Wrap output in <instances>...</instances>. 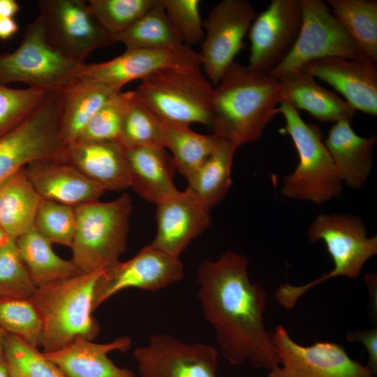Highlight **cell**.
I'll return each instance as SVG.
<instances>
[{"instance_id": "836d02e7", "label": "cell", "mask_w": 377, "mask_h": 377, "mask_svg": "<svg viewBox=\"0 0 377 377\" xmlns=\"http://www.w3.org/2000/svg\"><path fill=\"white\" fill-rule=\"evenodd\" d=\"M162 121L145 104L133 96L124 114L119 142L126 148L162 145Z\"/></svg>"}, {"instance_id": "277c9868", "label": "cell", "mask_w": 377, "mask_h": 377, "mask_svg": "<svg viewBox=\"0 0 377 377\" xmlns=\"http://www.w3.org/2000/svg\"><path fill=\"white\" fill-rule=\"evenodd\" d=\"M307 237L311 242H324L334 267L330 272L306 284L280 285L275 297L286 309H293L300 297L322 282L337 276L358 277L366 263L377 254L376 235L369 236L362 219L353 214H318L307 230Z\"/></svg>"}, {"instance_id": "6da1fadb", "label": "cell", "mask_w": 377, "mask_h": 377, "mask_svg": "<svg viewBox=\"0 0 377 377\" xmlns=\"http://www.w3.org/2000/svg\"><path fill=\"white\" fill-rule=\"evenodd\" d=\"M249 265L244 256L232 251L205 260L197 272V297L223 357L233 365L249 362L270 371L281 361L264 323L267 295L249 279Z\"/></svg>"}, {"instance_id": "5b68a950", "label": "cell", "mask_w": 377, "mask_h": 377, "mask_svg": "<svg viewBox=\"0 0 377 377\" xmlns=\"http://www.w3.org/2000/svg\"><path fill=\"white\" fill-rule=\"evenodd\" d=\"M298 154L295 170L283 178L281 193L286 198L320 205L342 192L340 179L317 125L306 123L286 100L278 107Z\"/></svg>"}, {"instance_id": "7c38bea8", "label": "cell", "mask_w": 377, "mask_h": 377, "mask_svg": "<svg viewBox=\"0 0 377 377\" xmlns=\"http://www.w3.org/2000/svg\"><path fill=\"white\" fill-rule=\"evenodd\" d=\"M272 334L280 365L268 377H374L367 365L352 359L339 344L318 341L310 346L295 342L282 325Z\"/></svg>"}, {"instance_id": "ee69618b", "label": "cell", "mask_w": 377, "mask_h": 377, "mask_svg": "<svg viewBox=\"0 0 377 377\" xmlns=\"http://www.w3.org/2000/svg\"><path fill=\"white\" fill-rule=\"evenodd\" d=\"M19 10L20 6L16 1L0 0V17L13 18Z\"/></svg>"}, {"instance_id": "4dcf8cb0", "label": "cell", "mask_w": 377, "mask_h": 377, "mask_svg": "<svg viewBox=\"0 0 377 377\" xmlns=\"http://www.w3.org/2000/svg\"><path fill=\"white\" fill-rule=\"evenodd\" d=\"M327 3L360 50L377 62V1L328 0Z\"/></svg>"}, {"instance_id": "7402d4cb", "label": "cell", "mask_w": 377, "mask_h": 377, "mask_svg": "<svg viewBox=\"0 0 377 377\" xmlns=\"http://www.w3.org/2000/svg\"><path fill=\"white\" fill-rule=\"evenodd\" d=\"M131 344V339L125 336L105 343L80 338L61 349L43 353L66 377H136L131 370L115 365L108 357L114 350H128Z\"/></svg>"}, {"instance_id": "8992f818", "label": "cell", "mask_w": 377, "mask_h": 377, "mask_svg": "<svg viewBox=\"0 0 377 377\" xmlns=\"http://www.w3.org/2000/svg\"><path fill=\"white\" fill-rule=\"evenodd\" d=\"M76 230L71 260L80 273L105 270L125 251L133 203L123 193L113 200H99L75 207Z\"/></svg>"}, {"instance_id": "484cf974", "label": "cell", "mask_w": 377, "mask_h": 377, "mask_svg": "<svg viewBox=\"0 0 377 377\" xmlns=\"http://www.w3.org/2000/svg\"><path fill=\"white\" fill-rule=\"evenodd\" d=\"M119 91L82 77L63 89L61 131L65 144L74 142L96 113Z\"/></svg>"}, {"instance_id": "2e32d148", "label": "cell", "mask_w": 377, "mask_h": 377, "mask_svg": "<svg viewBox=\"0 0 377 377\" xmlns=\"http://www.w3.org/2000/svg\"><path fill=\"white\" fill-rule=\"evenodd\" d=\"M174 68H202L200 54L185 45L162 49H126L110 60L82 64L78 77L119 91L130 82L142 80L159 71Z\"/></svg>"}, {"instance_id": "603a6c76", "label": "cell", "mask_w": 377, "mask_h": 377, "mask_svg": "<svg viewBox=\"0 0 377 377\" xmlns=\"http://www.w3.org/2000/svg\"><path fill=\"white\" fill-rule=\"evenodd\" d=\"M281 84L283 99L297 110L308 112L323 122H351L356 110L336 93L319 84L302 69L276 78Z\"/></svg>"}, {"instance_id": "d6986e66", "label": "cell", "mask_w": 377, "mask_h": 377, "mask_svg": "<svg viewBox=\"0 0 377 377\" xmlns=\"http://www.w3.org/2000/svg\"><path fill=\"white\" fill-rule=\"evenodd\" d=\"M301 69L331 85L355 110L376 116V61L368 57H325L310 61Z\"/></svg>"}, {"instance_id": "83f0119b", "label": "cell", "mask_w": 377, "mask_h": 377, "mask_svg": "<svg viewBox=\"0 0 377 377\" xmlns=\"http://www.w3.org/2000/svg\"><path fill=\"white\" fill-rule=\"evenodd\" d=\"M237 148L220 138L213 151L187 182V188L210 209L223 200L232 184L231 169Z\"/></svg>"}, {"instance_id": "f6af8a7d", "label": "cell", "mask_w": 377, "mask_h": 377, "mask_svg": "<svg viewBox=\"0 0 377 377\" xmlns=\"http://www.w3.org/2000/svg\"><path fill=\"white\" fill-rule=\"evenodd\" d=\"M0 377H10L4 355L0 357Z\"/></svg>"}, {"instance_id": "f546056e", "label": "cell", "mask_w": 377, "mask_h": 377, "mask_svg": "<svg viewBox=\"0 0 377 377\" xmlns=\"http://www.w3.org/2000/svg\"><path fill=\"white\" fill-rule=\"evenodd\" d=\"M20 256L37 287L80 274L73 261L59 257L36 230L19 237Z\"/></svg>"}, {"instance_id": "8fae6325", "label": "cell", "mask_w": 377, "mask_h": 377, "mask_svg": "<svg viewBox=\"0 0 377 377\" xmlns=\"http://www.w3.org/2000/svg\"><path fill=\"white\" fill-rule=\"evenodd\" d=\"M257 15L246 0H222L212 7L203 22L201 67L214 87L244 48V38Z\"/></svg>"}, {"instance_id": "60d3db41", "label": "cell", "mask_w": 377, "mask_h": 377, "mask_svg": "<svg viewBox=\"0 0 377 377\" xmlns=\"http://www.w3.org/2000/svg\"><path fill=\"white\" fill-rule=\"evenodd\" d=\"M166 15L184 45L201 43L204 37L199 0H161Z\"/></svg>"}, {"instance_id": "ab89813d", "label": "cell", "mask_w": 377, "mask_h": 377, "mask_svg": "<svg viewBox=\"0 0 377 377\" xmlns=\"http://www.w3.org/2000/svg\"><path fill=\"white\" fill-rule=\"evenodd\" d=\"M47 94L29 87L10 88L0 82V138L24 121Z\"/></svg>"}, {"instance_id": "d4e9b609", "label": "cell", "mask_w": 377, "mask_h": 377, "mask_svg": "<svg viewBox=\"0 0 377 377\" xmlns=\"http://www.w3.org/2000/svg\"><path fill=\"white\" fill-rule=\"evenodd\" d=\"M129 187L143 199L156 204L177 191L173 159L162 145L126 149Z\"/></svg>"}, {"instance_id": "4316f807", "label": "cell", "mask_w": 377, "mask_h": 377, "mask_svg": "<svg viewBox=\"0 0 377 377\" xmlns=\"http://www.w3.org/2000/svg\"><path fill=\"white\" fill-rule=\"evenodd\" d=\"M41 200L25 168L0 184V227L9 238L16 239L34 229Z\"/></svg>"}, {"instance_id": "f35d334b", "label": "cell", "mask_w": 377, "mask_h": 377, "mask_svg": "<svg viewBox=\"0 0 377 377\" xmlns=\"http://www.w3.org/2000/svg\"><path fill=\"white\" fill-rule=\"evenodd\" d=\"M36 289L16 240L10 239L0 248V298H31Z\"/></svg>"}, {"instance_id": "7dc6e473", "label": "cell", "mask_w": 377, "mask_h": 377, "mask_svg": "<svg viewBox=\"0 0 377 377\" xmlns=\"http://www.w3.org/2000/svg\"><path fill=\"white\" fill-rule=\"evenodd\" d=\"M10 238L0 227V248L2 247Z\"/></svg>"}, {"instance_id": "74e56055", "label": "cell", "mask_w": 377, "mask_h": 377, "mask_svg": "<svg viewBox=\"0 0 377 377\" xmlns=\"http://www.w3.org/2000/svg\"><path fill=\"white\" fill-rule=\"evenodd\" d=\"M133 96V91L117 93L91 119L74 142H119L124 117Z\"/></svg>"}, {"instance_id": "52a82bcc", "label": "cell", "mask_w": 377, "mask_h": 377, "mask_svg": "<svg viewBox=\"0 0 377 377\" xmlns=\"http://www.w3.org/2000/svg\"><path fill=\"white\" fill-rule=\"evenodd\" d=\"M202 68H167L141 80L135 96L161 121L210 129L214 87Z\"/></svg>"}, {"instance_id": "5bb4252c", "label": "cell", "mask_w": 377, "mask_h": 377, "mask_svg": "<svg viewBox=\"0 0 377 377\" xmlns=\"http://www.w3.org/2000/svg\"><path fill=\"white\" fill-rule=\"evenodd\" d=\"M133 356L140 377H217L219 351L166 334L151 335Z\"/></svg>"}, {"instance_id": "7bdbcfd3", "label": "cell", "mask_w": 377, "mask_h": 377, "mask_svg": "<svg viewBox=\"0 0 377 377\" xmlns=\"http://www.w3.org/2000/svg\"><path fill=\"white\" fill-rule=\"evenodd\" d=\"M18 24L14 18L0 17V40H8L17 32Z\"/></svg>"}, {"instance_id": "1f68e13d", "label": "cell", "mask_w": 377, "mask_h": 377, "mask_svg": "<svg viewBox=\"0 0 377 377\" xmlns=\"http://www.w3.org/2000/svg\"><path fill=\"white\" fill-rule=\"evenodd\" d=\"M126 49H162L181 46L182 40L170 22L162 1L124 31L112 37Z\"/></svg>"}, {"instance_id": "ac0fdd59", "label": "cell", "mask_w": 377, "mask_h": 377, "mask_svg": "<svg viewBox=\"0 0 377 377\" xmlns=\"http://www.w3.org/2000/svg\"><path fill=\"white\" fill-rule=\"evenodd\" d=\"M156 205L157 229L151 244L172 256L179 258L211 223L210 209L187 188Z\"/></svg>"}, {"instance_id": "7a4b0ae2", "label": "cell", "mask_w": 377, "mask_h": 377, "mask_svg": "<svg viewBox=\"0 0 377 377\" xmlns=\"http://www.w3.org/2000/svg\"><path fill=\"white\" fill-rule=\"evenodd\" d=\"M283 99L279 81L234 61L214 87L212 134L237 147L259 140Z\"/></svg>"}, {"instance_id": "ffe728a7", "label": "cell", "mask_w": 377, "mask_h": 377, "mask_svg": "<svg viewBox=\"0 0 377 377\" xmlns=\"http://www.w3.org/2000/svg\"><path fill=\"white\" fill-rule=\"evenodd\" d=\"M27 177L42 199L73 207L95 202L105 189L66 162L38 161L25 167Z\"/></svg>"}, {"instance_id": "cb8c5ba5", "label": "cell", "mask_w": 377, "mask_h": 377, "mask_svg": "<svg viewBox=\"0 0 377 377\" xmlns=\"http://www.w3.org/2000/svg\"><path fill=\"white\" fill-rule=\"evenodd\" d=\"M376 140V135H357L348 121L337 122L330 129L324 142L342 183L353 189L364 185L371 171Z\"/></svg>"}, {"instance_id": "8d00e7d4", "label": "cell", "mask_w": 377, "mask_h": 377, "mask_svg": "<svg viewBox=\"0 0 377 377\" xmlns=\"http://www.w3.org/2000/svg\"><path fill=\"white\" fill-rule=\"evenodd\" d=\"M76 224L75 207L41 200L35 218L34 230L51 244H59L71 248Z\"/></svg>"}, {"instance_id": "44dd1931", "label": "cell", "mask_w": 377, "mask_h": 377, "mask_svg": "<svg viewBox=\"0 0 377 377\" xmlns=\"http://www.w3.org/2000/svg\"><path fill=\"white\" fill-rule=\"evenodd\" d=\"M66 162L105 191L129 187L126 148L119 142H73L68 145Z\"/></svg>"}, {"instance_id": "d590c367", "label": "cell", "mask_w": 377, "mask_h": 377, "mask_svg": "<svg viewBox=\"0 0 377 377\" xmlns=\"http://www.w3.org/2000/svg\"><path fill=\"white\" fill-rule=\"evenodd\" d=\"M159 0H89L88 5L112 37L124 31L154 7Z\"/></svg>"}, {"instance_id": "30bf717a", "label": "cell", "mask_w": 377, "mask_h": 377, "mask_svg": "<svg viewBox=\"0 0 377 377\" xmlns=\"http://www.w3.org/2000/svg\"><path fill=\"white\" fill-rule=\"evenodd\" d=\"M300 3L302 19L298 37L288 56L269 73L270 75L278 78L301 69L310 61L325 57H367L327 3L321 0H300Z\"/></svg>"}, {"instance_id": "9c48e42d", "label": "cell", "mask_w": 377, "mask_h": 377, "mask_svg": "<svg viewBox=\"0 0 377 377\" xmlns=\"http://www.w3.org/2000/svg\"><path fill=\"white\" fill-rule=\"evenodd\" d=\"M61 107V91L49 93L24 121L0 138V184L35 161L66 162Z\"/></svg>"}, {"instance_id": "e0dca14e", "label": "cell", "mask_w": 377, "mask_h": 377, "mask_svg": "<svg viewBox=\"0 0 377 377\" xmlns=\"http://www.w3.org/2000/svg\"><path fill=\"white\" fill-rule=\"evenodd\" d=\"M302 19L300 0H272L258 14L249 31L248 68L258 73L269 74L294 46Z\"/></svg>"}, {"instance_id": "f1b7e54d", "label": "cell", "mask_w": 377, "mask_h": 377, "mask_svg": "<svg viewBox=\"0 0 377 377\" xmlns=\"http://www.w3.org/2000/svg\"><path fill=\"white\" fill-rule=\"evenodd\" d=\"M162 121V144L175 168L188 182L216 147L220 138L195 132L188 125Z\"/></svg>"}, {"instance_id": "b9f144b4", "label": "cell", "mask_w": 377, "mask_h": 377, "mask_svg": "<svg viewBox=\"0 0 377 377\" xmlns=\"http://www.w3.org/2000/svg\"><path fill=\"white\" fill-rule=\"evenodd\" d=\"M348 342H359L362 343L368 354L367 366L371 371L376 375L377 373V328L370 330H357L348 332L346 334Z\"/></svg>"}, {"instance_id": "9a60e30c", "label": "cell", "mask_w": 377, "mask_h": 377, "mask_svg": "<svg viewBox=\"0 0 377 377\" xmlns=\"http://www.w3.org/2000/svg\"><path fill=\"white\" fill-rule=\"evenodd\" d=\"M184 265L172 256L149 244L131 259L105 269L97 281L94 309L117 293L130 288L156 291L184 278Z\"/></svg>"}, {"instance_id": "d6a6232c", "label": "cell", "mask_w": 377, "mask_h": 377, "mask_svg": "<svg viewBox=\"0 0 377 377\" xmlns=\"http://www.w3.org/2000/svg\"><path fill=\"white\" fill-rule=\"evenodd\" d=\"M0 327L32 346H41L43 322L30 298H0Z\"/></svg>"}, {"instance_id": "ba28073f", "label": "cell", "mask_w": 377, "mask_h": 377, "mask_svg": "<svg viewBox=\"0 0 377 377\" xmlns=\"http://www.w3.org/2000/svg\"><path fill=\"white\" fill-rule=\"evenodd\" d=\"M81 64L56 45L38 15L26 27L18 47L0 55V82L24 83L47 94L60 91L78 77Z\"/></svg>"}, {"instance_id": "bcb514c9", "label": "cell", "mask_w": 377, "mask_h": 377, "mask_svg": "<svg viewBox=\"0 0 377 377\" xmlns=\"http://www.w3.org/2000/svg\"><path fill=\"white\" fill-rule=\"evenodd\" d=\"M7 333L0 327V357L4 355Z\"/></svg>"}, {"instance_id": "e575fe53", "label": "cell", "mask_w": 377, "mask_h": 377, "mask_svg": "<svg viewBox=\"0 0 377 377\" xmlns=\"http://www.w3.org/2000/svg\"><path fill=\"white\" fill-rule=\"evenodd\" d=\"M4 357L10 377H66L38 348L8 334Z\"/></svg>"}, {"instance_id": "4fadbf2b", "label": "cell", "mask_w": 377, "mask_h": 377, "mask_svg": "<svg viewBox=\"0 0 377 377\" xmlns=\"http://www.w3.org/2000/svg\"><path fill=\"white\" fill-rule=\"evenodd\" d=\"M39 16L56 45L82 64L94 50L114 43L84 0H39Z\"/></svg>"}, {"instance_id": "3957f363", "label": "cell", "mask_w": 377, "mask_h": 377, "mask_svg": "<svg viewBox=\"0 0 377 377\" xmlns=\"http://www.w3.org/2000/svg\"><path fill=\"white\" fill-rule=\"evenodd\" d=\"M103 271L80 273L37 287L30 299L43 322L42 352H54L77 339L92 341L98 336L94 299Z\"/></svg>"}]
</instances>
